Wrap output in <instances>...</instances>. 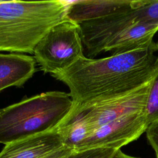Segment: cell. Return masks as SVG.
I'll list each match as a JSON object with an SVG mask.
<instances>
[{
  "instance_id": "cell-17",
  "label": "cell",
  "mask_w": 158,
  "mask_h": 158,
  "mask_svg": "<svg viewBox=\"0 0 158 158\" xmlns=\"http://www.w3.org/2000/svg\"><path fill=\"white\" fill-rule=\"evenodd\" d=\"M156 158H158V154L156 153Z\"/></svg>"
},
{
  "instance_id": "cell-8",
  "label": "cell",
  "mask_w": 158,
  "mask_h": 158,
  "mask_svg": "<svg viewBox=\"0 0 158 158\" xmlns=\"http://www.w3.org/2000/svg\"><path fill=\"white\" fill-rule=\"evenodd\" d=\"M65 146L57 128L6 144L0 158H42Z\"/></svg>"
},
{
  "instance_id": "cell-14",
  "label": "cell",
  "mask_w": 158,
  "mask_h": 158,
  "mask_svg": "<svg viewBox=\"0 0 158 158\" xmlns=\"http://www.w3.org/2000/svg\"><path fill=\"white\" fill-rule=\"evenodd\" d=\"M146 133L149 143L155 152L158 154V122L150 123L146 129Z\"/></svg>"
},
{
  "instance_id": "cell-4",
  "label": "cell",
  "mask_w": 158,
  "mask_h": 158,
  "mask_svg": "<svg viewBox=\"0 0 158 158\" xmlns=\"http://www.w3.org/2000/svg\"><path fill=\"white\" fill-rule=\"evenodd\" d=\"M158 22V0H135L133 5L105 16L76 23L86 57L103 52L107 42L116 34L138 23Z\"/></svg>"
},
{
  "instance_id": "cell-7",
  "label": "cell",
  "mask_w": 158,
  "mask_h": 158,
  "mask_svg": "<svg viewBox=\"0 0 158 158\" xmlns=\"http://www.w3.org/2000/svg\"><path fill=\"white\" fill-rule=\"evenodd\" d=\"M149 125L144 110L124 115L95 130L77 150L98 147L120 149L139 138Z\"/></svg>"
},
{
  "instance_id": "cell-16",
  "label": "cell",
  "mask_w": 158,
  "mask_h": 158,
  "mask_svg": "<svg viewBox=\"0 0 158 158\" xmlns=\"http://www.w3.org/2000/svg\"><path fill=\"white\" fill-rule=\"evenodd\" d=\"M112 158H139V157H133L131 156H128L125 153H123L120 149H118L115 154L113 156Z\"/></svg>"
},
{
  "instance_id": "cell-9",
  "label": "cell",
  "mask_w": 158,
  "mask_h": 158,
  "mask_svg": "<svg viewBox=\"0 0 158 158\" xmlns=\"http://www.w3.org/2000/svg\"><path fill=\"white\" fill-rule=\"evenodd\" d=\"M33 56L0 53V92L7 88H21L36 72Z\"/></svg>"
},
{
  "instance_id": "cell-3",
  "label": "cell",
  "mask_w": 158,
  "mask_h": 158,
  "mask_svg": "<svg viewBox=\"0 0 158 158\" xmlns=\"http://www.w3.org/2000/svg\"><path fill=\"white\" fill-rule=\"evenodd\" d=\"M73 107L69 93L52 91L1 109L0 144L6 145L59 128Z\"/></svg>"
},
{
  "instance_id": "cell-1",
  "label": "cell",
  "mask_w": 158,
  "mask_h": 158,
  "mask_svg": "<svg viewBox=\"0 0 158 158\" xmlns=\"http://www.w3.org/2000/svg\"><path fill=\"white\" fill-rule=\"evenodd\" d=\"M158 73V46L151 45L94 59L83 56L52 75L69 88L72 111L140 87Z\"/></svg>"
},
{
  "instance_id": "cell-6",
  "label": "cell",
  "mask_w": 158,
  "mask_h": 158,
  "mask_svg": "<svg viewBox=\"0 0 158 158\" xmlns=\"http://www.w3.org/2000/svg\"><path fill=\"white\" fill-rule=\"evenodd\" d=\"M153 80L123 94L80 107L71 112L67 118L80 117L86 123L92 133L124 115L144 110Z\"/></svg>"
},
{
  "instance_id": "cell-13",
  "label": "cell",
  "mask_w": 158,
  "mask_h": 158,
  "mask_svg": "<svg viewBox=\"0 0 158 158\" xmlns=\"http://www.w3.org/2000/svg\"><path fill=\"white\" fill-rule=\"evenodd\" d=\"M117 150L106 147L88 148L74 151L66 158H112Z\"/></svg>"
},
{
  "instance_id": "cell-5",
  "label": "cell",
  "mask_w": 158,
  "mask_h": 158,
  "mask_svg": "<svg viewBox=\"0 0 158 158\" xmlns=\"http://www.w3.org/2000/svg\"><path fill=\"white\" fill-rule=\"evenodd\" d=\"M78 25L66 18L54 26L36 46L33 54L40 69L51 75L85 56Z\"/></svg>"
},
{
  "instance_id": "cell-2",
  "label": "cell",
  "mask_w": 158,
  "mask_h": 158,
  "mask_svg": "<svg viewBox=\"0 0 158 158\" xmlns=\"http://www.w3.org/2000/svg\"><path fill=\"white\" fill-rule=\"evenodd\" d=\"M68 2L0 1V51L33 54L38 42L67 18Z\"/></svg>"
},
{
  "instance_id": "cell-12",
  "label": "cell",
  "mask_w": 158,
  "mask_h": 158,
  "mask_svg": "<svg viewBox=\"0 0 158 158\" xmlns=\"http://www.w3.org/2000/svg\"><path fill=\"white\" fill-rule=\"evenodd\" d=\"M144 111L149 124L158 122V73L152 81Z\"/></svg>"
},
{
  "instance_id": "cell-10",
  "label": "cell",
  "mask_w": 158,
  "mask_h": 158,
  "mask_svg": "<svg viewBox=\"0 0 158 158\" xmlns=\"http://www.w3.org/2000/svg\"><path fill=\"white\" fill-rule=\"evenodd\" d=\"M157 31L158 22L136 24L113 36L103 52L114 55L148 46L154 42L153 37Z\"/></svg>"
},
{
  "instance_id": "cell-18",
  "label": "cell",
  "mask_w": 158,
  "mask_h": 158,
  "mask_svg": "<svg viewBox=\"0 0 158 158\" xmlns=\"http://www.w3.org/2000/svg\"><path fill=\"white\" fill-rule=\"evenodd\" d=\"M156 43H157V46H158V42H157Z\"/></svg>"
},
{
  "instance_id": "cell-11",
  "label": "cell",
  "mask_w": 158,
  "mask_h": 158,
  "mask_svg": "<svg viewBox=\"0 0 158 158\" xmlns=\"http://www.w3.org/2000/svg\"><path fill=\"white\" fill-rule=\"evenodd\" d=\"M135 1V0H81L68 2L67 18L78 23L130 7Z\"/></svg>"
},
{
  "instance_id": "cell-15",
  "label": "cell",
  "mask_w": 158,
  "mask_h": 158,
  "mask_svg": "<svg viewBox=\"0 0 158 158\" xmlns=\"http://www.w3.org/2000/svg\"><path fill=\"white\" fill-rule=\"evenodd\" d=\"M74 151V149L65 146L59 150H57L44 157L42 158H66L70 154H71Z\"/></svg>"
}]
</instances>
